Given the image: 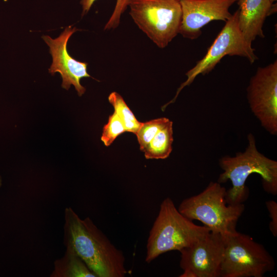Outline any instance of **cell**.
Here are the masks:
<instances>
[{"instance_id": "cell-2", "label": "cell", "mask_w": 277, "mask_h": 277, "mask_svg": "<svg viewBox=\"0 0 277 277\" xmlns=\"http://www.w3.org/2000/svg\"><path fill=\"white\" fill-rule=\"evenodd\" d=\"M248 144L245 150L236 153L234 156L225 155L219 160L223 172L217 182L224 183L230 180L232 187L226 190L225 200L228 204H243L248 196L245 185L248 176L258 173L262 177L264 190L272 195L277 194V162L260 152L256 148L255 138L252 133L247 136Z\"/></svg>"}, {"instance_id": "cell-1", "label": "cell", "mask_w": 277, "mask_h": 277, "mask_svg": "<svg viewBox=\"0 0 277 277\" xmlns=\"http://www.w3.org/2000/svg\"><path fill=\"white\" fill-rule=\"evenodd\" d=\"M63 243L83 259L97 277H124L125 258L107 236L87 217L81 219L71 207L64 211Z\"/></svg>"}, {"instance_id": "cell-8", "label": "cell", "mask_w": 277, "mask_h": 277, "mask_svg": "<svg viewBox=\"0 0 277 277\" xmlns=\"http://www.w3.org/2000/svg\"><path fill=\"white\" fill-rule=\"evenodd\" d=\"M247 97L251 111L270 134H277V61L259 67L249 81Z\"/></svg>"}, {"instance_id": "cell-12", "label": "cell", "mask_w": 277, "mask_h": 277, "mask_svg": "<svg viewBox=\"0 0 277 277\" xmlns=\"http://www.w3.org/2000/svg\"><path fill=\"white\" fill-rule=\"evenodd\" d=\"M239 26L245 39L250 44L257 37L264 38V22L276 12V3L269 0H238Z\"/></svg>"}, {"instance_id": "cell-9", "label": "cell", "mask_w": 277, "mask_h": 277, "mask_svg": "<svg viewBox=\"0 0 277 277\" xmlns=\"http://www.w3.org/2000/svg\"><path fill=\"white\" fill-rule=\"evenodd\" d=\"M225 249L224 237L210 231L206 236L179 252L180 277H220Z\"/></svg>"}, {"instance_id": "cell-17", "label": "cell", "mask_w": 277, "mask_h": 277, "mask_svg": "<svg viewBox=\"0 0 277 277\" xmlns=\"http://www.w3.org/2000/svg\"><path fill=\"white\" fill-rule=\"evenodd\" d=\"M96 0H81L82 6V16L86 15ZM131 0H116V4L108 21L105 26L104 30H109L117 28L120 23L122 14L124 12L130 3Z\"/></svg>"}, {"instance_id": "cell-13", "label": "cell", "mask_w": 277, "mask_h": 277, "mask_svg": "<svg viewBox=\"0 0 277 277\" xmlns=\"http://www.w3.org/2000/svg\"><path fill=\"white\" fill-rule=\"evenodd\" d=\"M50 277H97L83 259L70 247L55 260Z\"/></svg>"}, {"instance_id": "cell-15", "label": "cell", "mask_w": 277, "mask_h": 277, "mask_svg": "<svg viewBox=\"0 0 277 277\" xmlns=\"http://www.w3.org/2000/svg\"><path fill=\"white\" fill-rule=\"evenodd\" d=\"M108 101L123 122L126 131L135 134L142 122L136 119L123 97L117 92H112L108 96Z\"/></svg>"}, {"instance_id": "cell-19", "label": "cell", "mask_w": 277, "mask_h": 277, "mask_svg": "<svg viewBox=\"0 0 277 277\" xmlns=\"http://www.w3.org/2000/svg\"><path fill=\"white\" fill-rule=\"evenodd\" d=\"M266 206L269 211L271 221L269 229L273 235L277 236V203L275 201L270 200L266 202Z\"/></svg>"}, {"instance_id": "cell-20", "label": "cell", "mask_w": 277, "mask_h": 277, "mask_svg": "<svg viewBox=\"0 0 277 277\" xmlns=\"http://www.w3.org/2000/svg\"><path fill=\"white\" fill-rule=\"evenodd\" d=\"M2 179L1 176L0 175V188L2 186Z\"/></svg>"}, {"instance_id": "cell-3", "label": "cell", "mask_w": 277, "mask_h": 277, "mask_svg": "<svg viewBox=\"0 0 277 277\" xmlns=\"http://www.w3.org/2000/svg\"><path fill=\"white\" fill-rule=\"evenodd\" d=\"M210 230L195 224L175 207L171 198L161 203L158 215L150 231L145 261L149 263L165 252L189 247L206 236Z\"/></svg>"}, {"instance_id": "cell-10", "label": "cell", "mask_w": 277, "mask_h": 277, "mask_svg": "<svg viewBox=\"0 0 277 277\" xmlns=\"http://www.w3.org/2000/svg\"><path fill=\"white\" fill-rule=\"evenodd\" d=\"M78 29L71 26L67 27L56 38L48 35H43V39L49 47L52 62L49 69L52 75L58 72L62 78V86L68 90L73 85L78 96H81L86 91V88L80 83L84 77H90L87 70L88 64L77 61L68 53L67 46L71 36Z\"/></svg>"}, {"instance_id": "cell-11", "label": "cell", "mask_w": 277, "mask_h": 277, "mask_svg": "<svg viewBox=\"0 0 277 277\" xmlns=\"http://www.w3.org/2000/svg\"><path fill=\"white\" fill-rule=\"evenodd\" d=\"M238 1L179 0L182 13L179 33L186 38H197L210 22L229 19L232 14L229 9Z\"/></svg>"}, {"instance_id": "cell-18", "label": "cell", "mask_w": 277, "mask_h": 277, "mask_svg": "<svg viewBox=\"0 0 277 277\" xmlns=\"http://www.w3.org/2000/svg\"><path fill=\"white\" fill-rule=\"evenodd\" d=\"M126 131L123 122L114 111L109 116L107 123L104 126L101 140L106 146L108 147L119 135Z\"/></svg>"}, {"instance_id": "cell-5", "label": "cell", "mask_w": 277, "mask_h": 277, "mask_svg": "<svg viewBox=\"0 0 277 277\" xmlns=\"http://www.w3.org/2000/svg\"><path fill=\"white\" fill-rule=\"evenodd\" d=\"M128 7L134 22L159 48L167 47L179 33V0H131Z\"/></svg>"}, {"instance_id": "cell-4", "label": "cell", "mask_w": 277, "mask_h": 277, "mask_svg": "<svg viewBox=\"0 0 277 277\" xmlns=\"http://www.w3.org/2000/svg\"><path fill=\"white\" fill-rule=\"evenodd\" d=\"M226 193L220 183L211 182L198 194L182 201L177 209L187 218L201 222L211 231L225 238L236 231V223L245 209L243 204H228Z\"/></svg>"}, {"instance_id": "cell-21", "label": "cell", "mask_w": 277, "mask_h": 277, "mask_svg": "<svg viewBox=\"0 0 277 277\" xmlns=\"http://www.w3.org/2000/svg\"><path fill=\"white\" fill-rule=\"evenodd\" d=\"M271 3H275L277 0H269Z\"/></svg>"}, {"instance_id": "cell-16", "label": "cell", "mask_w": 277, "mask_h": 277, "mask_svg": "<svg viewBox=\"0 0 277 277\" xmlns=\"http://www.w3.org/2000/svg\"><path fill=\"white\" fill-rule=\"evenodd\" d=\"M170 121L167 117H160L142 123L135 134L142 151H144L156 134Z\"/></svg>"}, {"instance_id": "cell-14", "label": "cell", "mask_w": 277, "mask_h": 277, "mask_svg": "<svg viewBox=\"0 0 277 277\" xmlns=\"http://www.w3.org/2000/svg\"><path fill=\"white\" fill-rule=\"evenodd\" d=\"M173 122L170 121L154 136L144 150L146 159H165L172 150Z\"/></svg>"}, {"instance_id": "cell-7", "label": "cell", "mask_w": 277, "mask_h": 277, "mask_svg": "<svg viewBox=\"0 0 277 277\" xmlns=\"http://www.w3.org/2000/svg\"><path fill=\"white\" fill-rule=\"evenodd\" d=\"M239 10L228 19L204 56L185 74L187 80L177 89L173 98L162 106V110L174 103L182 90L190 85L200 74L205 75L214 69L222 58L226 55L246 58L251 64L258 60L252 44L243 36L239 26Z\"/></svg>"}, {"instance_id": "cell-6", "label": "cell", "mask_w": 277, "mask_h": 277, "mask_svg": "<svg viewBox=\"0 0 277 277\" xmlns=\"http://www.w3.org/2000/svg\"><path fill=\"white\" fill-rule=\"evenodd\" d=\"M224 241L220 277H263L274 269L272 255L248 235L236 230Z\"/></svg>"}]
</instances>
